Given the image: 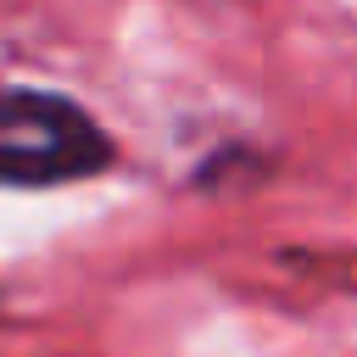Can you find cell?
<instances>
[{
    "mask_svg": "<svg viewBox=\"0 0 357 357\" xmlns=\"http://www.w3.org/2000/svg\"><path fill=\"white\" fill-rule=\"evenodd\" d=\"M117 162L100 117L56 89H0V184L50 190L73 178H95Z\"/></svg>",
    "mask_w": 357,
    "mask_h": 357,
    "instance_id": "obj_1",
    "label": "cell"
}]
</instances>
